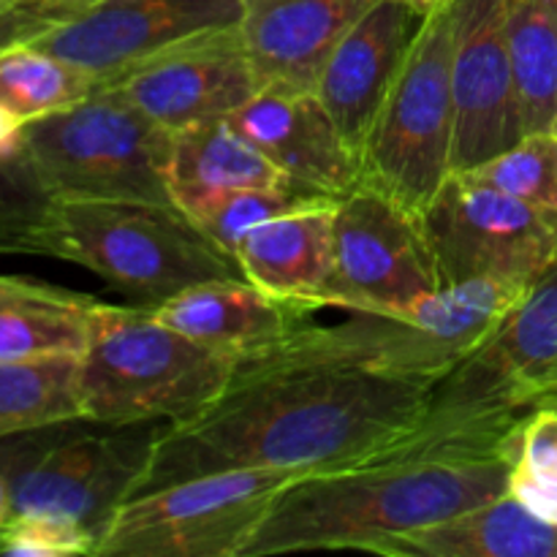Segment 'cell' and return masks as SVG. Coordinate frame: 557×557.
<instances>
[{
  "label": "cell",
  "instance_id": "cell-16",
  "mask_svg": "<svg viewBox=\"0 0 557 557\" xmlns=\"http://www.w3.org/2000/svg\"><path fill=\"white\" fill-rule=\"evenodd\" d=\"M422 20L424 14L403 0H375L348 27L321 69L315 96L332 114L357 163Z\"/></svg>",
  "mask_w": 557,
  "mask_h": 557
},
{
  "label": "cell",
  "instance_id": "cell-23",
  "mask_svg": "<svg viewBox=\"0 0 557 557\" xmlns=\"http://www.w3.org/2000/svg\"><path fill=\"white\" fill-rule=\"evenodd\" d=\"M98 299L25 277H0V362L79 357Z\"/></svg>",
  "mask_w": 557,
  "mask_h": 557
},
{
  "label": "cell",
  "instance_id": "cell-12",
  "mask_svg": "<svg viewBox=\"0 0 557 557\" xmlns=\"http://www.w3.org/2000/svg\"><path fill=\"white\" fill-rule=\"evenodd\" d=\"M419 218L444 286H531L557 256V212L539 210L466 172H451Z\"/></svg>",
  "mask_w": 557,
  "mask_h": 557
},
{
  "label": "cell",
  "instance_id": "cell-10",
  "mask_svg": "<svg viewBox=\"0 0 557 557\" xmlns=\"http://www.w3.org/2000/svg\"><path fill=\"white\" fill-rule=\"evenodd\" d=\"M292 473L221 471L131 495L103 525L92 557H243Z\"/></svg>",
  "mask_w": 557,
  "mask_h": 557
},
{
  "label": "cell",
  "instance_id": "cell-35",
  "mask_svg": "<svg viewBox=\"0 0 557 557\" xmlns=\"http://www.w3.org/2000/svg\"><path fill=\"white\" fill-rule=\"evenodd\" d=\"M9 3H14V0H0V11H3Z\"/></svg>",
  "mask_w": 557,
  "mask_h": 557
},
{
  "label": "cell",
  "instance_id": "cell-25",
  "mask_svg": "<svg viewBox=\"0 0 557 557\" xmlns=\"http://www.w3.org/2000/svg\"><path fill=\"white\" fill-rule=\"evenodd\" d=\"M96 87L85 71L33 44L0 47V112L20 125L63 112L85 101Z\"/></svg>",
  "mask_w": 557,
  "mask_h": 557
},
{
  "label": "cell",
  "instance_id": "cell-3",
  "mask_svg": "<svg viewBox=\"0 0 557 557\" xmlns=\"http://www.w3.org/2000/svg\"><path fill=\"white\" fill-rule=\"evenodd\" d=\"M557 384V256L498 326L435 381L408 444L509 455L539 397Z\"/></svg>",
  "mask_w": 557,
  "mask_h": 557
},
{
  "label": "cell",
  "instance_id": "cell-30",
  "mask_svg": "<svg viewBox=\"0 0 557 557\" xmlns=\"http://www.w3.org/2000/svg\"><path fill=\"white\" fill-rule=\"evenodd\" d=\"M49 201L25 156L0 158V256H36Z\"/></svg>",
  "mask_w": 557,
  "mask_h": 557
},
{
  "label": "cell",
  "instance_id": "cell-9",
  "mask_svg": "<svg viewBox=\"0 0 557 557\" xmlns=\"http://www.w3.org/2000/svg\"><path fill=\"white\" fill-rule=\"evenodd\" d=\"M528 292L525 283L468 281L444 286L408 313H351L310 321L294 337L332 357L435 384L455 370Z\"/></svg>",
  "mask_w": 557,
  "mask_h": 557
},
{
  "label": "cell",
  "instance_id": "cell-8",
  "mask_svg": "<svg viewBox=\"0 0 557 557\" xmlns=\"http://www.w3.org/2000/svg\"><path fill=\"white\" fill-rule=\"evenodd\" d=\"M455 87H451V0L424 14L422 27L373 120L359 183L422 212L451 174Z\"/></svg>",
  "mask_w": 557,
  "mask_h": 557
},
{
  "label": "cell",
  "instance_id": "cell-36",
  "mask_svg": "<svg viewBox=\"0 0 557 557\" xmlns=\"http://www.w3.org/2000/svg\"><path fill=\"white\" fill-rule=\"evenodd\" d=\"M0 277H3V275H0Z\"/></svg>",
  "mask_w": 557,
  "mask_h": 557
},
{
  "label": "cell",
  "instance_id": "cell-17",
  "mask_svg": "<svg viewBox=\"0 0 557 557\" xmlns=\"http://www.w3.org/2000/svg\"><path fill=\"white\" fill-rule=\"evenodd\" d=\"M228 120L297 188L343 199L359 185L357 158L315 90H256Z\"/></svg>",
  "mask_w": 557,
  "mask_h": 557
},
{
  "label": "cell",
  "instance_id": "cell-24",
  "mask_svg": "<svg viewBox=\"0 0 557 557\" xmlns=\"http://www.w3.org/2000/svg\"><path fill=\"white\" fill-rule=\"evenodd\" d=\"M522 128L557 134V0H504Z\"/></svg>",
  "mask_w": 557,
  "mask_h": 557
},
{
  "label": "cell",
  "instance_id": "cell-2",
  "mask_svg": "<svg viewBox=\"0 0 557 557\" xmlns=\"http://www.w3.org/2000/svg\"><path fill=\"white\" fill-rule=\"evenodd\" d=\"M511 462L498 451L397 444L335 471L297 476L277 493L243 557L315 549L381 555L397 536L509 493Z\"/></svg>",
  "mask_w": 557,
  "mask_h": 557
},
{
  "label": "cell",
  "instance_id": "cell-29",
  "mask_svg": "<svg viewBox=\"0 0 557 557\" xmlns=\"http://www.w3.org/2000/svg\"><path fill=\"white\" fill-rule=\"evenodd\" d=\"M479 183L557 212V134H528L500 156L468 169Z\"/></svg>",
  "mask_w": 557,
  "mask_h": 557
},
{
  "label": "cell",
  "instance_id": "cell-22",
  "mask_svg": "<svg viewBox=\"0 0 557 557\" xmlns=\"http://www.w3.org/2000/svg\"><path fill=\"white\" fill-rule=\"evenodd\" d=\"M386 557H557V522L528 509L517 495L460 511L428 528L397 536Z\"/></svg>",
  "mask_w": 557,
  "mask_h": 557
},
{
  "label": "cell",
  "instance_id": "cell-33",
  "mask_svg": "<svg viewBox=\"0 0 557 557\" xmlns=\"http://www.w3.org/2000/svg\"><path fill=\"white\" fill-rule=\"evenodd\" d=\"M403 3H408L411 9H417L419 14H430V11H435L438 5H444L446 0H403Z\"/></svg>",
  "mask_w": 557,
  "mask_h": 557
},
{
  "label": "cell",
  "instance_id": "cell-13",
  "mask_svg": "<svg viewBox=\"0 0 557 557\" xmlns=\"http://www.w3.org/2000/svg\"><path fill=\"white\" fill-rule=\"evenodd\" d=\"M451 172H468L525 136L506 41L504 0H451Z\"/></svg>",
  "mask_w": 557,
  "mask_h": 557
},
{
  "label": "cell",
  "instance_id": "cell-15",
  "mask_svg": "<svg viewBox=\"0 0 557 557\" xmlns=\"http://www.w3.org/2000/svg\"><path fill=\"white\" fill-rule=\"evenodd\" d=\"M239 11V0H98L76 20L36 38L33 47L103 87L183 38L237 25Z\"/></svg>",
  "mask_w": 557,
  "mask_h": 557
},
{
  "label": "cell",
  "instance_id": "cell-28",
  "mask_svg": "<svg viewBox=\"0 0 557 557\" xmlns=\"http://www.w3.org/2000/svg\"><path fill=\"white\" fill-rule=\"evenodd\" d=\"M326 196L308 194L294 185H267V188H245L212 201L205 210L196 212L190 221L207 234L210 243H215L223 253L234 259V250L243 243L245 234L253 232L261 223L272 221L277 215L299 210V207L324 201Z\"/></svg>",
  "mask_w": 557,
  "mask_h": 557
},
{
  "label": "cell",
  "instance_id": "cell-34",
  "mask_svg": "<svg viewBox=\"0 0 557 557\" xmlns=\"http://www.w3.org/2000/svg\"><path fill=\"white\" fill-rule=\"evenodd\" d=\"M544 406H553V408H557V384L549 386V389L544 392L542 397H539L536 406H533V408H544Z\"/></svg>",
  "mask_w": 557,
  "mask_h": 557
},
{
  "label": "cell",
  "instance_id": "cell-31",
  "mask_svg": "<svg viewBox=\"0 0 557 557\" xmlns=\"http://www.w3.org/2000/svg\"><path fill=\"white\" fill-rule=\"evenodd\" d=\"M96 553V536L54 517L14 515L0 525V555L9 557H85Z\"/></svg>",
  "mask_w": 557,
  "mask_h": 557
},
{
  "label": "cell",
  "instance_id": "cell-6",
  "mask_svg": "<svg viewBox=\"0 0 557 557\" xmlns=\"http://www.w3.org/2000/svg\"><path fill=\"white\" fill-rule=\"evenodd\" d=\"M169 422L60 419L0 438V476L11 517H54L101 536L134 495Z\"/></svg>",
  "mask_w": 557,
  "mask_h": 557
},
{
  "label": "cell",
  "instance_id": "cell-14",
  "mask_svg": "<svg viewBox=\"0 0 557 557\" xmlns=\"http://www.w3.org/2000/svg\"><path fill=\"white\" fill-rule=\"evenodd\" d=\"M109 87H117L169 134L232 117L259 90L237 25L183 38L136 63Z\"/></svg>",
  "mask_w": 557,
  "mask_h": 557
},
{
  "label": "cell",
  "instance_id": "cell-4",
  "mask_svg": "<svg viewBox=\"0 0 557 557\" xmlns=\"http://www.w3.org/2000/svg\"><path fill=\"white\" fill-rule=\"evenodd\" d=\"M36 256L85 267L150 308L196 283L243 275L180 207L161 201L52 199Z\"/></svg>",
  "mask_w": 557,
  "mask_h": 557
},
{
  "label": "cell",
  "instance_id": "cell-20",
  "mask_svg": "<svg viewBox=\"0 0 557 557\" xmlns=\"http://www.w3.org/2000/svg\"><path fill=\"white\" fill-rule=\"evenodd\" d=\"M335 205L337 199L315 201L245 234L234 250L245 281L272 297L321 310L319 299L332 270Z\"/></svg>",
  "mask_w": 557,
  "mask_h": 557
},
{
  "label": "cell",
  "instance_id": "cell-27",
  "mask_svg": "<svg viewBox=\"0 0 557 557\" xmlns=\"http://www.w3.org/2000/svg\"><path fill=\"white\" fill-rule=\"evenodd\" d=\"M509 493L557 522V408H533L509 441Z\"/></svg>",
  "mask_w": 557,
  "mask_h": 557
},
{
  "label": "cell",
  "instance_id": "cell-11",
  "mask_svg": "<svg viewBox=\"0 0 557 557\" xmlns=\"http://www.w3.org/2000/svg\"><path fill=\"white\" fill-rule=\"evenodd\" d=\"M441 288L444 281L417 212L362 183L337 199L321 308L397 315Z\"/></svg>",
  "mask_w": 557,
  "mask_h": 557
},
{
  "label": "cell",
  "instance_id": "cell-18",
  "mask_svg": "<svg viewBox=\"0 0 557 557\" xmlns=\"http://www.w3.org/2000/svg\"><path fill=\"white\" fill-rule=\"evenodd\" d=\"M243 36L259 90H315L348 27L375 0H239Z\"/></svg>",
  "mask_w": 557,
  "mask_h": 557
},
{
  "label": "cell",
  "instance_id": "cell-21",
  "mask_svg": "<svg viewBox=\"0 0 557 557\" xmlns=\"http://www.w3.org/2000/svg\"><path fill=\"white\" fill-rule=\"evenodd\" d=\"M166 185L172 205L194 218L234 190L292 183L232 120L221 117L172 134Z\"/></svg>",
  "mask_w": 557,
  "mask_h": 557
},
{
  "label": "cell",
  "instance_id": "cell-19",
  "mask_svg": "<svg viewBox=\"0 0 557 557\" xmlns=\"http://www.w3.org/2000/svg\"><path fill=\"white\" fill-rule=\"evenodd\" d=\"M152 310L190 341L237 359L277 346L319 313L310 305L272 297L243 275L196 283Z\"/></svg>",
  "mask_w": 557,
  "mask_h": 557
},
{
  "label": "cell",
  "instance_id": "cell-5",
  "mask_svg": "<svg viewBox=\"0 0 557 557\" xmlns=\"http://www.w3.org/2000/svg\"><path fill=\"white\" fill-rule=\"evenodd\" d=\"M237 357L172 330L150 305L98 302L79 354L82 417L98 422H183L228 386Z\"/></svg>",
  "mask_w": 557,
  "mask_h": 557
},
{
  "label": "cell",
  "instance_id": "cell-26",
  "mask_svg": "<svg viewBox=\"0 0 557 557\" xmlns=\"http://www.w3.org/2000/svg\"><path fill=\"white\" fill-rule=\"evenodd\" d=\"M76 370L79 357L0 362V438L60 419L82 417Z\"/></svg>",
  "mask_w": 557,
  "mask_h": 557
},
{
  "label": "cell",
  "instance_id": "cell-7",
  "mask_svg": "<svg viewBox=\"0 0 557 557\" xmlns=\"http://www.w3.org/2000/svg\"><path fill=\"white\" fill-rule=\"evenodd\" d=\"M172 134L117 87L22 128V156L49 199H120L172 205L166 163Z\"/></svg>",
  "mask_w": 557,
  "mask_h": 557
},
{
  "label": "cell",
  "instance_id": "cell-32",
  "mask_svg": "<svg viewBox=\"0 0 557 557\" xmlns=\"http://www.w3.org/2000/svg\"><path fill=\"white\" fill-rule=\"evenodd\" d=\"M11 520V498H9V487H5L3 476H0V525Z\"/></svg>",
  "mask_w": 557,
  "mask_h": 557
},
{
  "label": "cell",
  "instance_id": "cell-1",
  "mask_svg": "<svg viewBox=\"0 0 557 557\" xmlns=\"http://www.w3.org/2000/svg\"><path fill=\"white\" fill-rule=\"evenodd\" d=\"M433 384L332 357L288 335L237 359L226 389L169 422L134 495L221 471H335L419 428Z\"/></svg>",
  "mask_w": 557,
  "mask_h": 557
}]
</instances>
